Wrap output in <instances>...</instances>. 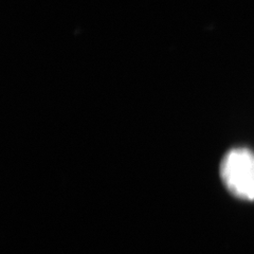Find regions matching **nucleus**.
Wrapping results in <instances>:
<instances>
[{"label":"nucleus","instance_id":"1","mask_svg":"<svg viewBox=\"0 0 254 254\" xmlns=\"http://www.w3.org/2000/svg\"><path fill=\"white\" fill-rule=\"evenodd\" d=\"M220 177L232 195L254 200V153L246 147L230 149L221 160Z\"/></svg>","mask_w":254,"mask_h":254}]
</instances>
